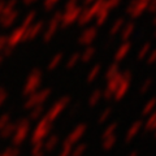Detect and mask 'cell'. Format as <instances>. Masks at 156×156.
<instances>
[{
	"label": "cell",
	"mask_w": 156,
	"mask_h": 156,
	"mask_svg": "<svg viewBox=\"0 0 156 156\" xmlns=\"http://www.w3.org/2000/svg\"><path fill=\"white\" fill-rule=\"evenodd\" d=\"M154 136H155V138H156V129L154 130Z\"/></svg>",
	"instance_id": "cell-52"
},
{
	"label": "cell",
	"mask_w": 156,
	"mask_h": 156,
	"mask_svg": "<svg viewBox=\"0 0 156 156\" xmlns=\"http://www.w3.org/2000/svg\"><path fill=\"white\" fill-rule=\"evenodd\" d=\"M95 53H96L95 47H92V46L86 47L83 50V52L80 53V61L83 62V64H87V62H90L92 60V57L95 56Z\"/></svg>",
	"instance_id": "cell-18"
},
{
	"label": "cell",
	"mask_w": 156,
	"mask_h": 156,
	"mask_svg": "<svg viewBox=\"0 0 156 156\" xmlns=\"http://www.w3.org/2000/svg\"><path fill=\"white\" fill-rule=\"evenodd\" d=\"M86 150H87V143H78L72 148L70 156H83Z\"/></svg>",
	"instance_id": "cell-32"
},
{
	"label": "cell",
	"mask_w": 156,
	"mask_h": 156,
	"mask_svg": "<svg viewBox=\"0 0 156 156\" xmlns=\"http://www.w3.org/2000/svg\"><path fill=\"white\" fill-rule=\"evenodd\" d=\"M121 3H122V0H105V7L108 11H111V9L117 8Z\"/></svg>",
	"instance_id": "cell-38"
},
{
	"label": "cell",
	"mask_w": 156,
	"mask_h": 156,
	"mask_svg": "<svg viewBox=\"0 0 156 156\" xmlns=\"http://www.w3.org/2000/svg\"><path fill=\"white\" fill-rule=\"evenodd\" d=\"M22 2H23V4H25V5H30V4L35 3L37 0H22Z\"/></svg>",
	"instance_id": "cell-48"
},
{
	"label": "cell",
	"mask_w": 156,
	"mask_h": 156,
	"mask_svg": "<svg viewBox=\"0 0 156 156\" xmlns=\"http://www.w3.org/2000/svg\"><path fill=\"white\" fill-rule=\"evenodd\" d=\"M155 64H156V62H155Z\"/></svg>",
	"instance_id": "cell-54"
},
{
	"label": "cell",
	"mask_w": 156,
	"mask_h": 156,
	"mask_svg": "<svg viewBox=\"0 0 156 156\" xmlns=\"http://www.w3.org/2000/svg\"><path fill=\"white\" fill-rule=\"evenodd\" d=\"M77 3H78V0H68V2L65 3L64 11H69V9L77 7Z\"/></svg>",
	"instance_id": "cell-43"
},
{
	"label": "cell",
	"mask_w": 156,
	"mask_h": 156,
	"mask_svg": "<svg viewBox=\"0 0 156 156\" xmlns=\"http://www.w3.org/2000/svg\"><path fill=\"white\" fill-rule=\"evenodd\" d=\"M70 154H72V148L66 147V146H62V150L60 151L58 156H70Z\"/></svg>",
	"instance_id": "cell-45"
},
{
	"label": "cell",
	"mask_w": 156,
	"mask_h": 156,
	"mask_svg": "<svg viewBox=\"0 0 156 156\" xmlns=\"http://www.w3.org/2000/svg\"><path fill=\"white\" fill-rule=\"evenodd\" d=\"M61 17H62V12L56 11L55 13H53V16L51 17L50 22H48V26L46 29V31L43 33V42L48 43L53 38V35H55L56 31H57V29L60 27Z\"/></svg>",
	"instance_id": "cell-6"
},
{
	"label": "cell",
	"mask_w": 156,
	"mask_h": 156,
	"mask_svg": "<svg viewBox=\"0 0 156 156\" xmlns=\"http://www.w3.org/2000/svg\"><path fill=\"white\" fill-rule=\"evenodd\" d=\"M25 31H26V27L21 26V27H18L17 30H14V31L12 33V35L7 39V43H8L9 48L14 47V46L17 44V43H20L21 41H23V35H25Z\"/></svg>",
	"instance_id": "cell-15"
},
{
	"label": "cell",
	"mask_w": 156,
	"mask_h": 156,
	"mask_svg": "<svg viewBox=\"0 0 156 156\" xmlns=\"http://www.w3.org/2000/svg\"><path fill=\"white\" fill-rule=\"evenodd\" d=\"M81 109V103H76V104H73L72 105V108L69 109V115L72 117H74L77 113H78V111Z\"/></svg>",
	"instance_id": "cell-41"
},
{
	"label": "cell",
	"mask_w": 156,
	"mask_h": 156,
	"mask_svg": "<svg viewBox=\"0 0 156 156\" xmlns=\"http://www.w3.org/2000/svg\"><path fill=\"white\" fill-rule=\"evenodd\" d=\"M58 2H60V0H44V2H43V8H44L46 11H52Z\"/></svg>",
	"instance_id": "cell-39"
},
{
	"label": "cell",
	"mask_w": 156,
	"mask_h": 156,
	"mask_svg": "<svg viewBox=\"0 0 156 156\" xmlns=\"http://www.w3.org/2000/svg\"><path fill=\"white\" fill-rule=\"evenodd\" d=\"M121 78H122V76H121V73H119L116 77H113V78H111V80H108L107 81V87L105 89L108 90V91H111L112 94L116 91V89L119 87V85H120V82H121Z\"/></svg>",
	"instance_id": "cell-24"
},
{
	"label": "cell",
	"mask_w": 156,
	"mask_h": 156,
	"mask_svg": "<svg viewBox=\"0 0 156 156\" xmlns=\"http://www.w3.org/2000/svg\"><path fill=\"white\" fill-rule=\"evenodd\" d=\"M77 62H80V52H74L73 55L68 58V61L65 62V66L68 69H72L77 65Z\"/></svg>",
	"instance_id": "cell-33"
},
{
	"label": "cell",
	"mask_w": 156,
	"mask_h": 156,
	"mask_svg": "<svg viewBox=\"0 0 156 156\" xmlns=\"http://www.w3.org/2000/svg\"><path fill=\"white\" fill-rule=\"evenodd\" d=\"M119 73H121L120 72V66H119V64H116V62H113V64H111L108 68H107V70H105V73H104V78L107 81L108 80H111V78H113V77H116Z\"/></svg>",
	"instance_id": "cell-26"
},
{
	"label": "cell",
	"mask_w": 156,
	"mask_h": 156,
	"mask_svg": "<svg viewBox=\"0 0 156 156\" xmlns=\"http://www.w3.org/2000/svg\"><path fill=\"white\" fill-rule=\"evenodd\" d=\"M60 142V136L57 134H52V135H48V138L46 140V143H43V147H44L47 151H52L56 148V146Z\"/></svg>",
	"instance_id": "cell-20"
},
{
	"label": "cell",
	"mask_w": 156,
	"mask_h": 156,
	"mask_svg": "<svg viewBox=\"0 0 156 156\" xmlns=\"http://www.w3.org/2000/svg\"><path fill=\"white\" fill-rule=\"evenodd\" d=\"M5 99H7V91L3 90V89H0V105H2V103Z\"/></svg>",
	"instance_id": "cell-46"
},
{
	"label": "cell",
	"mask_w": 156,
	"mask_h": 156,
	"mask_svg": "<svg viewBox=\"0 0 156 156\" xmlns=\"http://www.w3.org/2000/svg\"><path fill=\"white\" fill-rule=\"evenodd\" d=\"M142 128H143V121H140V120L134 121V122L130 125V128L128 129V131H126L125 142H126V143H130L131 140H133L135 136L139 134V131L142 130Z\"/></svg>",
	"instance_id": "cell-14"
},
{
	"label": "cell",
	"mask_w": 156,
	"mask_h": 156,
	"mask_svg": "<svg viewBox=\"0 0 156 156\" xmlns=\"http://www.w3.org/2000/svg\"><path fill=\"white\" fill-rule=\"evenodd\" d=\"M29 130H30V121L29 120L20 121V124L16 129V135H14V138H13L14 144H20L21 142H23V139H25L26 135L29 134Z\"/></svg>",
	"instance_id": "cell-11"
},
{
	"label": "cell",
	"mask_w": 156,
	"mask_h": 156,
	"mask_svg": "<svg viewBox=\"0 0 156 156\" xmlns=\"http://www.w3.org/2000/svg\"><path fill=\"white\" fill-rule=\"evenodd\" d=\"M155 111H156V96L151 98L147 103L144 104V107L142 108V112H140V115H142L143 117H148Z\"/></svg>",
	"instance_id": "cell-19"
},
{
	"label": "cell",
	"mask_w": 156,
	"mask_h": 156,
	"mask_svg": "<svg viewBox=\"0 0 156 156\" xmlns=\"http://www.w3.org/2000/svg\"><path fill=\"white\" fill-rule=\"evenodd\" d=\"M43 112H44V109H43V105H37V107H34V108H31L30 119H31V120L39 119V117L43 115Z\"/></svg>",
	"instance_id": "cell-35"
},
{
	"label": "cell",
	"mask_w": 156,
	"mask_h": 156,
	"mask_svg": "<svg viewBox=\"0 0 156 156\" xmlns=\"http://www.w3.org/2000/svg\"><path fill=\"white\" fill-rule=\"evenodd\" d=\"M17 17H18V12L17 11H13L12 13H9V14H7V16L2 17V23H3L4 26H11L12 23L17 20Z\"/></svg>",
	"instance_id": "cell-30"
},
{
	"label": "cell",
	"mask_w": 156,
	"mask_h": 156,
	"mask_svg": "<svg viewBox=\"0 0 156 156\" xmlns=\"http://www.w3.org/2000/svg\"><path fill=\"white\" fill-rule=\"evenodd\" d=\"M82 9H83V7L77 5L74 8L69 9V11H64V13H62V17H61L60 26L61 27H69L74 22H77L78 21V17H80V14L82 12Z\"/></svg>",
	"instance_id": "cell-9"
},
{
	"label": "cell",
	"mask_w": 156,
	"mask_h": 156,
	"mask_svg": "<svg viewBox=\"0 0 156 156\" xmlns=\"http://www.w3.org/2000/svg\"><path fill=\"white\" fill-rule=\"evenodd\" d=\"M135 31V23L134 22H125V25L124 27L121 29V31H120V35H121V39H122V42H128L130 37L134 34Z\"/></svg>",
	"instance_id": "cell-16"
},
{
	"label": "cell",
	"mask_w": 156,
	"mask_h": 156,
	"mask_svg": "<svg viewBox=\"0 0 156 156\" xmlns=\"http://www.w3.org/2000/svg\"><path fill=\"white\" fill-rule=\"evenodd\" d=\"M131 50V43L130 42H122L121 44L117 47V50L115 51V55H113V60L116 64H119L122 60H125V57L129 55V52Z\"/></svg>",
	"instance_id": "cell-12"
},
{
	"label": "cell",
	"mask_w": 156,
	"mask_h": 156,
	"mask_svg": "<svg viewBox=\"0 0 156 156\" xmlns=\"http://www.w3.org/2000/svg\"><path fill=\"white\" fill-rule=\"evenodd\" d=\"M5 44H7V38L2 37V38H0V50H3V48L5 47Z\"/></svg>",
	"instance_id": "cell-47"
},
{
	"label": "cell",
	"mask_w": 156,
	"mask_h": 156,
	"mask_svg": "<svg viewBox=\"0 0 156 156\" xmlns=\"http://www.w3.org/2000/svg\"><path fill=\"white\" fill-rule=\"evenodd\" d=\"M143 129L144 131H154L156 129V111L147 117L146 122H143Z\"/></svg>",
	"instance_id": "cell-22"
},
{
	"label": "cell",
	"mask_w": 156,
	"mask_h": 156,
	"mask_svg": "<svg viewBox=\"0 0 156 156\" xmlns=\"http://www.w3.org/2000/svg\"><path fill=\"white\" fill-rule=\"evenodd\" d=\"M83 2H85V4H92L95 0H83Z\"/></svg>",
	"instance_id": "cell-50"
},
{
	"label": "cell",
	"mask_w": 156,
	"mask_h": 156,
	"mask_svg": "<svg viewBox=\"0 0 156 156\" xmlns=\"http://www.w3.org/2000/svg\"><path fill=\"white\" fill-rule=\"evenodd\" d=\"M70 101H72L70 96H62L61 99H58L56 103L50 108V111H48L47 115H46V119L50 121V122H53V121L61 115V112L70 104Z\"/></svg>",
	"instance_id": "cell-4"
},
{
	"label": "cell",
	"mask_w": 156,
	"mask_h": 156,
	"mask_svg": "<svg viewBox=\"0 0 156 156\" xmlns=\"http://www.w3.org/2000/svg\"><path fill=\"white\" fill-rule=\"evenodd\" d=\"M86 130H87V125L86 124H78L74 129H73L69 135L66 136V139L62 142V146H66V147H70L73 148L76 144H78V142L81 140V138L85 135L86 133Z\"/></svg>",
	"instance_id": "cell-5"
},
{
	"label": "cell",
	"mask_w": 156,
	"mask_h": 156,
	"mask_svg": "<svg viewBox=\"0 0 156 156\" xmlns=\"http://www.w3.org/2000/svg\"><path fill=\"white\" fill-rule=\"evenodd\" d=\"M96 37H98V29L95 26L86 27L85 30L81 33V35L78 37V43H80L81 46L89 47V46H91V43L96 39Z\"/></svg>",
	"instance_id": "cell-10"
},
{
	"label": "cell",
	"mask_w": 156,
	"mask_h": 156,
	"mask_svg": "<svg viewBox=\"0 0 156 156\" xmlns=\"http://www.w3.org/2000/svg\"><path fill=\"white\" fill-rule=\"evenodd\" d=\"M51 92H52L51 89H43L41 91L34 92V94H31L30 96H29L25 107L26 108H34V107H37V105H42L48 98H50Z\"/></svg>",
	"instance_id": "cell-8"
},
{
	"label": "cell",
	"mask_w": 156,
	"mask_h": 156,
	"mask_svg": "<svg viewBox=\"0 0 156 156\" xmlns=\"http://www.w3.org/2000/svg\"><path fill=\"white\" fill-rule=\"evenodd\" d=\"M35 17H37V13L35 12H30V13H29L27 14V16L25 17V20H23V27H29V26H31L33 25V23H34V21H35Z\"/></svg>",
	"instance_id": "cell-36"
},
{
	"label": "cell",
	"mask_w": 156,
	"mask_h": 156,
	"mask_svg": "<svg viewBox=\"0 0 156 156\" xmlns=\"http://www.w3.org/2000/svg\"><path fill=\"white\" fill-rule=\"evenodd\" d=\"M101 73V65L100 64H95L94 66L90 69V72L87 73V77H86V81L89 82V83H91V82H94L98 76H99Z\"/></svg>",
	"instance_id": "cell-25"
},
{
	"label": "cell",
	"mask_w": 156,
	"mask_h": 156,
	"mask_svg": "<svg viewBox=\"0 0 156 156\" xmlns=\"http://www.w3.org/2000/svg\"><path fill=\"white\" fill-rule=\"evenodd\" d=\"M154 37L156 38V29H155V31H154Z\"/></svg>",
	"instance_id": "cell-53"
},
{
	"label": "cell",
	"mask_w": 156,
	"mask_h": 156,
	"mask_svg": "<svg viewBox=\"0 0 156 156\" xmlns=\"http://www.w3.org/2000/svg\"><path fill=\"white\" fill-rule=\"evenodd\" d=\"M146 60H147V64H148V65L155 64V62H156V48L151 50V52L148 53V56L146 57Z\"/></svg>",
	"instance_id": "cell-40"
},
{
	"label": "cell",
	"mask_w": 156,
	"mask_h": 156,
	"mask_svg": "<svg viewBox=\"0 0 156 156\" xmlns=\"http://www.w3.org/2000/svg\"><path fill=\"white\" fill-rule=\"evenodd\" d=\"M119 128V124L117 122H112L109 125H107V128L104 129L103 134H101V138L105 139V138H109L112 135H116V130Z\"/></svg>",
	"instance_id": "cell-29"
},
{
	"label": "cell",
	"mask_w": 156,
	"mask_h": 156,
	"mask_svg": "<svg viewBox=\"0 0 156 156\" xmlns=\"http://www.w3.org/2000/svg\"><path fill=\"white\" fill-rule=\"evenodd\" d=\"M100 100H101V90L96 89L90 94L89 100H87V104H89V107L92 108V107H96L98 104H99Z\"/></svg>",
	"instance_id": "cell-21"
},
{
	"label": "cell",
	"mask_w": 156,
	"mask_h": 156,
	"mask_svg": "<svg viewBox=\"0 0 156 156\" xmlns=\"http://www.w3.org/2000/svg\"><path fill=\"white\" fill-rule=\"evenodd\" d=\"M117 142V136L116 135H112L109 136V138H105L103 139V143H101V148H103L104 151H109L115 147V144Z\"/></svg>",
	"instance_id": "cell-31"
},
{
	"label": "cell",
	"mask_w": 156,
	"mask_h": 156,
	"mask_svg": "<svg viewBox=\"0 0 156 156\" xmlns=\"http://www.w3.org/2000/svg\"><path fill=\"white\" fill-rule=\"evenodd\" d=\"M111 113H112V108H105L104 111H101V113L99 115V117H98V124L99 125H103L107 120L109 119V116H111Z\"/></svg>",
	"instance_id": "cell-34"
},
{
	"label": "cell",
	"mask_w": 156,
	"mask_h": 156,
	"mask_svg": "<svg viewBox=\"0 0 156 156\" xmlns=\"http://www.w3.org/2000/svg\"><path fill=\"white\" fill-rule=\"evenodd\" d=\"M124 25H125V20H124L122 17L117 18L116 21L112 23V26H111V29H109V35H111V37H115L116 34H119V33L121 31V29L124 27Z\"/></svg>",
	"instance_id": "cell-23"
},
{
	"label": "cell",
	"mask_w": 156,
	"mask_h": 156,
	"mask_svg": "<svg viewBox=\"0 0 156 156\" xmlns=\"http://www.w3.org/2000/svg\"><path fill=\"white\" fill-rule=\"evenodd\" d=\"M147 12L156 14V0H150L147 5Z\"/></svg>",
	"instance_id": "cell-42"
},
{
	"label": "cell",
	"mask_w": 156,
	"mask_h": 156,
	"mask_svg": "<svg viewBox=\"0 0 156 156\" xmlns=\"http://www.w3.org/2000/svg\"><path fill=\"white\" fill-rule=\"evenodd\" d=\"M151 86H152V80H151V78L144 80L142 82V85H140V87H139V94H146V92L151 89Z\"/></svg>",
	"instance_id": "cell-37"
},
{
	"label": "cell",
	"mask_w": 156,
	"mask_h": 156,
	"mask_svg": "<svg viewBox=\"0 0 156 156\" xmlns=\"http://www.w3.org/2000/svg\"><path fill=\"white\" fill-rule=\"evenodd\" d=\"M109 12H111V11H108V9H107L105 4H104V7L96 13V16H95V25H96L98 27H99V26H103L104 23L107 22V20H108V17H109ZM96 26H95V27H96Z\"/></svg>",
	"instance_id": "cell-17"
},
{
	"label": "cell",
	"mask_w": 156,
	"mask_h": 156,
	"mask_svg": "<svg viewBox=\"0 0 156 156\" xmlns=\"http://www.w3.org/2000/svg\"><path fill=\"white\" fill-rule=\"evenodd\" d=\"M43 26H44V22L43 21H38V22H34L31 26H29L25 31V35H23V41L27 42V41H31V39L37 38L39 34L42 33L43 30Z\"/></svg>",
	"instance_id": "cell-13"
},
{
	"label": "cell",
	"mask_w": 156,
	"mask_h": 156,
	"mask_svg": "<svg viewBox=\"0 0 156 156\" xmlns=\"http://www.w3.org/2000/svg\"><path fill=\"white\" fill-rule=\"evenodd\" d=\"M52 131V122H50L46 117L42 119V121L37 125L35 130L31 135V143L35 144V143H39V142H43V139L47 138L50 133Z\"/></svg>",
	"instance_id": "cell-1"
},
{
	"label": "cell",
	"mask_w": 156,
	"mask_h": 156,
	"mask_svg": "<svg viewBox=\"0 0 156 156\" xmlns=\"http://www.w3.org/2000/svg\"><path fill=\"white\" fill-rule=\"evenodd\" d=\"M121 76H122V78H121L120 85L116 89V91L113 92V99L116 101L122 100L125 98V95L128 94V91L130 89V83H131V78H133V74H131L130 70L122 72V73H121Z\"/></svg>",
	"instance_id": "cell-2"
},
{
	"label": "cell",
	"mask_w": 156,
	"mask_h": 156,
	"mask_svg": "<svg viewBox=\"0 0 156 156\" xmlns=\"http://www.w3.org/2000/svg\"><path fill=\"white\" fill-rule=\"evenodd\" d=\"M62 57H64V53L62 52H57L56 55H53L52 58H51V61H50V64H48V69L50 70L56 69V68L62 62Z\"/></svg>",
	"instance_id": "cell-28"
},
{
	"label": "cell",
	"mask_w": 156,
	"mask_h": 156,
	"mask_svg": "<svg viewBox=\"0 0 156 156\" xmlns=\"http://www.w3.org/2000/svg\"><path fill=\"white\" fill-rule=\"evenodd\" d=\"M151 43L150 42H146L144 44L139 48V51H138V53H136V58H138L139 61H142V60H144L146 57L148 56V53L151 52Z\"/></svg>",
	"instance_id": "cell-27"
},
{
	"label": "cell",
	"mask_w": 156,
	"mask_h": 156,
	"mask_svg": "<svg viewBox=\"0 0 156 156\" xmlns=\"http://www.w3.org/2000/svg\"><path fill=\"white\" fill-rule=\"evenodd\" d=\"M150 0H130V3L126 7V13L131 18H138L147 11Z\"/></svg>",
	"instance_id": "cell-7"
},
{
	"label": "cell",
	"mask_w": 156,
	"mask_h": 156,
	"mask_svg": "<svg viewBox=\"0 0 156 156\" xmlns=\"http://www.w3.org/2000/svg\"><path fill=\"white\" fill-rule=\"evenodd\" d=\"M128 156H138V152H136V151H133V152H130Z\"/></svg>",
	"instance_id": "cell-49"
},
{
	"label": "cell",
	"mask_w": 156,
	"mask_h": 156,
	"mask_svg": "<svg viewBox=\"0 0 156 156\" xmlns=\"http://www.w3.org/2000/svg\"><path fill=\"white\" fill-rule=\"evenodd\" d=\"M41 85H42V72L39 69H34L26 80L25 87H23V94L30 96L31 94L38 91Z\"/></svg>",
	"instance_id": "cell-3"
},
{
	"label": "cell",
	"mask_w": 156,
	"mask_h": 156,
	"mask_svg": "<svg viewBox=\"0 0 156 156\" xmlns=\"http://www.w3.org/2000/svg\"><path fill=\"white\" fill-rule=\"evenodd\" d=\"M152 23H154V25L156 26V14H155V17H154V20H152Z\"/></svg>",
	"instance_id": "cell-51"
},
{
	"label": "cell",
	"mask_w": 156,
	"mask_h": 156,
	"mask_svg": "<svg viewBox=\"0 0 156 156\" xmlns=\"http://www.w3.org/2000/svg\"><path fill=\"white\" fill-rule=\"evenodd\" d=\"M101 99H104V100H111V99H113V94L105 89L104 91H101Z\"/></svg>",
	"instance_id": "cell-44"
}]
</instances>
